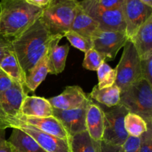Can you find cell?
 <instances>
[{"label":"cell","instance_id":"cell-10","mask_svg":"<svg viewBox=\"0 0 152 152\" xmlns=\"http://www.w3.org/2000/svg\"><path fill=\"white\" fill-rule=\"evenodd\" d=\"M10 128H16L25 132L31 137L46 152H71L68 140L61 139L48 134L32 126L20 121L13 122Z\"/></svg>","mask_w":152,"mask_h":152},{"label":"cell","instance_id":"cell-11","mask_svg":"<svg viewBox=\"0 0 152 152\" xmlns=\"http://www.w3.org/2000/svg\"><path fill=\"white\" fill-rule=\"evenodd\" d=\"M90 98L77 108L70 110L53 109V116L57 119L69 137L86 131V112Z\"/></svg>","mask_w":152,"mask_h":152},{"label":"cell","instance_id":"cell-1","mask_svg":"<svg viewBox=\"0 0 152 152\" xmlns=\"http://www.w3.org/2000/svg\"><path fill=\"white\" fill-rule=\"evenodd\" d=\"M57 37L59 35H53L49 31L40 17L11 40L13 52L25 74L46 56L50 43Z\"/></svg>","mask_w":152,"mask_h":152},{"label":"cell","instance_id":"cell-5","mask_svg":"<svg viewBox=\"0 0 152 152\" xmlns=\"http://www.w3.org/2000/svg\"><path fill=\"white\" fill-rule=\"evenodd\" d=\"M117 72L115 84L123 91L141 79L140 59L133 43L128 40L123 47L120 62L115 68Z\"/></svg>","mask_w":152,"mask_h":152},{"label":"cell","instance_id":"cell-2","mask_svg":"<svg viewBox=\"0 0 152 152\" xmlns=\"http://www.w3.org/2000/svg\"><path fill=\"white\" fill-rule=\"evenodd\" d=\"M43 10L27 0H1L0 35L10 40L19 37L41 17Z\"/></svg>","mask_w":152,"mask_h":152},{"label":"cell","instance_id":"cell-19","mask_svg":"<svg viewBox=\"0 0 152 152\" xmlns=\"http://www.w3.org/2000/svg\"><path fill=\"white\" fill-rule=\"evenodd\" d=\"M7 140L13 152H46L30 135L19 129L13 128Z\"/></svg>","mask_w":152,"mask_h":152},{"label":"cell","instance_id":"cell-25","mask_svg":"<svg viewBox=\"0 0 152 152\" xmlns=\"http://www.w3.org/2000/svg\"><path fill=\"white\" fill-rule=\"evenodd\" d=\"M68 144L71 152H96L94 141L87 131L69 137Z\"/></svg>","mask_w":152,"mask_h":152},{"label":"cell","instance_id":"cell-9","mask_svg":"<svg viewBox=\"0 0 152 152\" xmlns=\"http://www.w3.org/2000/svg\"><path fill=\"white\" fill-rule=\"evenodd\" d=\"M122 10L126 22V33L129 39L152 16V7L140 0H123Z\"/></svg>","mask_w":152,"mask_h":152},{"label":"cell","instance_id":"cell-32","mask_svg":"<svg viewBox=\"0 0 152 152\" xmlns=\"http://www.w3.org/2000/svg\"><path fill=\"white\" fill-rule=\"evenodd\" d=\"M96 152H123L122 146L110 145L103 141H94Z\"/></svg>","mask_w":152,"mask_h":152},{"label":"cell","instance_id":"cell-18","mask_svg":"<svg viewBox=\"0 0 152 152\" xmlns=\"http://www.w3.org/2000/svg\"><path fill=\"white\" fill-rule=\"evenodd\" d=\"M53 107L45 98L27 96L21 108V116L47 117L53 116Z\"/></svg>","mask_w":152,"mask_h":152},{"label":"cell","instance_id":"cell-38","mask_svg":"<svg viewBox=\"0 0 152 152\" xmlns=\"http://www.w3.org/2000/svg\"><path fill=\"white\" fill-rule=\"evenodd\" d=\"M0 121H1V123L4 125V126L5 129L9 128L8 121H7V117H6L5 114H4L2 109H1V105H0Z\"/></svg>","mask_w":152,"mask_h":152},{"label":"cell","instance_id":"cell-35","mask_svg":"<svg viewBox=\"0 0 152 152\" xmlns=\"http://www.w3.org/2000/svg\"><path fill=\"white\" fill-rule=\"evenodd\" d=\"M99 7L105 9H114L122 7L123 0H94Z\"/></svg>","mask_w":152,"mask_h":152},{"label":"cell","instance_id":"cell-3","mask_svg":"<svg viewBox=\"0 0 152 152\" xmlns=\"http://www.w3.org/2000/svg\"><path fill=\"white\" fill-rule=\"evenodd\" d=\"M120 104L152 126V85L148 81L141 78L121 91Z\"/></svg>","mask_w":152,"mask_h":152},{"label":"cell","instance_id":"cell-26","mask_svg":"<svg viewBox=\"0 0 152 152\" xmlns=\"http://www.w3.org/2000/svg\"><path fill=\"white\" fill-rule=\"evenodd\" d=\"M98 84L96 87L99 89L111 87L115 84L117 72L108 63L104 62L97 71Z\"/></svg>","mask_w":152,"mask_h":152},{"label":"cell","instance_id":"cell-15","mask_svg":"<svg viewBox=\"0 0 152 152\" xmlns=\"http://www.w3.org/2000/svg\"><path fill=\"white\" fill-rule=\"evenodd\" d=\"M62 37H57L52 41L46 54L48 74H59L64 71L67 56L69 52L68 44L59 45V42Z\"/></svg>","mask_w":152,"mask_h":152},{"label":"cell","instance_id":"cell-17","mask_svg":"<svg viewBox=\"0 0 152 152\" xmlns=\"http://www.w3.org/2000/svg\"><path fill=\"white\" fill-rule=\"evenodd\" d=\"M129 40L133 43L140 59L152 53V16L140 27Z\"/></svg>","mask_w":152,"mask_h":152},{"label":"cell","instance_id":"cell-30","mask_svg":"<svg viewBox=\"0 0 152 152\" xmlns=\"http://www.w3.org/2000/svg\"><path fill=\"white\" fill-rule=\"evenodd\" d=\"M140 137H129L125 143L122 145L123 152H140Z\"/></svg>","mask_w":152,"mask_h":152},{"label":"cell","instance_id":"cell-6","mask_svg":"<svg viewBox=\"0 0 152 152\" xmlns=\"http://www.w3.org/2000/svg\"><path fill=\"white\" fill-rule=\"evenodd\" d=\"M78 1L82 8L97 22L99 29L126 32V26L122 7L105 9L99 7L94 0Z\"/></svg>","mask_w":152,"mask_h":152},{"label":"cell","instance_id":"cell-13","mask_svg":"<svg viewBox=\"0 0 152 152\" xmlns=\"http://www.w3.org/2000/svg\"><path fill=\"white\" fill-rule=\"evenodd\" d=\"M88 95L83 88L77 86H68L60 94L48 99L53 108L59 110H70L77 108L84 103Z\"/></svg>","mask_w":152,"mask_h":152},{"label":"cell","instance_id":"cell-20","mask_svg":"<svg viewBox=\"0 0 152 152\" xmlns=\"http://www.w3.org/2000/svg\"><path fill=\"white\" fill-rule=\"evenodd\" d=\"M99 29L97 22L92 19L79 4L77 13L71 26V31L77 33L86 38L91 39Z\"/></svg>","mask_w":152,"mask_h":152},{"label":"cell","instance_id":"cell-7","mask_svg":"<svg viewBox=\"0 0 152 152\" xmlns=\"http://www.w3.org/2000/svg\"><path fill=\"white\" fill-rule=\"evenodd\" d=\"M103 112L104 130L102 141L110 145L122 146L129 137L124 126L125 117L129 111L126 107L119 104L108 110H103Z\"/></svg>","mask_w":152,"mask_h":152},{"label":"cell","instance_id":"cell-37","mask_svg":"<svg viewBox=\"0 0 152 152\" xmlns=\"http://www.w3.org/2000/svg\"><path fill=\"white\" fill-rule=\"evenodd\" d=\"M27 1L30 4H33V5L36 6V7L45 9L51 3L53 0H27Z\"/></svg>","mask_w":152,"mask_h":152},{"label":"cell","instance_id":"cell-41","mask_svg":"<svg viewBox=\"0 0 152 152\" xmlns=\"http://www.w3.org/2000/svg\"><path fill=\"white\" fill-rule=\"evenodd\" d=\"M73 1H84V0H73Z\"/></svg>","mask_w":152,"mask_h":152},{"label":"cell","instance_id":"cell-33","mask_svg":"<svg viewBox=\"0 0 152 152\" xmlns=\"http://www.w3.org/2000/svg\"><path fill=\"white\" fill-rule=\"evenodd\" d=\"M13 50L11 40L0 35V61Z\"/></svg>","mask_w":152,"mask_h":152},{"label":"cell","instance_id":"cell-23","mask_svg":"<svg viewBox=\"0 0 152 152\" xmlns=\"http://www.w3.org/2000/svg\"><path fill=\"white\" fill-rule=\"evenodd\" d=\"M48 74L46 56L34 68L25 74V87L30 91H35Z\"/></svg>","mask_w":152,"mask_h":152},{"label":"cell","instance_id":"cell-21","mask_svg":"<svg viewBox=\"0 0 152 152\" xmlns=\"http://www.w3.org/2000/svg\"><path fill=\"white\" fill-rule=\"evenodd\" d=\"M120 93L121 91L116 84L102 89H99L95 86L88 96L92 100L94 99L108 108H111L120 104Z\"/></svg>","mask_w":152,"mask_h":152},{"label":"cell","instance_id":"cell-24","mask_svg":"<svg viewBox=\"0 0 152 152\" xmlns=\"http://www.w3.org/2000/svg\"><path fill=\"white\" fill-rule=\"evenodd\" d=\"M124 126L129 136L133 137H140L149 128H152L140 116L132 112H129L125 117Z\"/></svg>","mask_w":152,"mask_h":152},{"label":"cell","instance_id":"cell-4","mask_svg":"<svg viewBox=\"0 0 152 152\" xmlns=\"http://www.w3.org/2000/svg\"><path fill=\"white\" fill-rule=\"evenodd\" d=\"M78 8V1L53 0L43 10L41 19L53 35L64 37L71 29Z\"/></svg>","mask_w":152,"mask_h":152},{"label":"cell","instance_id":"cell-8","mask_svg":"<svg viewBox=\"0 0 152 152\" xmlns=\"http://www.w3.org/2000/svg\"><path fill=\"white\" fill-rule=\"evenodd\" d=\"M93 48L105 60H114L120 49L129 40L126 32L98 29L91 38Z\"/></svg>","mask_w":152,"mask_h":152},{"label":"cell","instance_id":"cell-40","mask_svg":"<svg viewBox=\"0 0 152 152\" xmlns=\"http://www.w3.org/2000/svg\"><path fill=\"white\" fill-rule=\"evenodd\" d=\"M0 128H1V129H6L5 128H4V125L2 124V123H1V121H0Z\"/></svg>","mask_w":152,"mask_h":152},{"label":"cell","instance_id":"cell-29","mask_svg":"<svg viewBox=\"0 0 152 152\" xmlns=\"http://www.w3.org/2000/svg\"><path fill=\"white\" fill-rule=\"evenodd\" d=\"M141 78L152 85V53L140 59Z\"/></svg>","mask_w":152,"mask_h":152},{"label":"cell","instance_id":"cell-36","mask_svg":"<svg viewBox=\"0 0 152 152\" xmlns=\"http://www.w3.org/2000/svg\"><path fill=\"white\" fill-rule=\"evenodd\" d=\"M0 152H13L5 138V129L0 128Z\"/></svg>","mask_w":152,"mask_h":152},{"label":"cell","instance_id":"cell-12","mask_svg":"<svg viewBox=\"0 0 152 152\" xmlns=\"http://www.w3.org/2000/svg\"><path fill=\"white\" fill-rule=\"evenodd\" d=\"M25 88L22 85L13 82L10 88L0 94V105L7 119L9 128L21 116L22 105L28 96Z\"/></svg>","mask_w":152,"mask_h":152},{"label":"cell","instance_id":"cell-14","mask_svg":"<svg viewBox=\"0 0 152 152\" xmlns=\"http://www.w3.org/2000/svg\"><path fill=\"white\" fill-rule=\"evenodd\" d=\"M16 120L32 126L48 134L64 140H68L69 135L60 122L53 116L47 117H33L20 116ZM16 121V120H15ZM14 122V121H13Z\"/></svg>","mask_w":152,"mask_h":152},{"label":"cell","instance_id":"cell-31","mask_svg":"<svg viewBox=\"0 0 152 152\" xmlns=\"http://www.w3.org/2000/svg\"><path fill=\"white\" fill-rule=\"evenodd\" d=\"M141 143L140 152H152V128L140 137Z\"/></svg>","mask_w":152,"mask_h":152},{"label":"cell","instance_id":"cell-27","mask_svg":"<svg viewBox=\"0 0 152 152\" xmlns=\"http://www.w3.org/2000/svg\"><path fill=\"white\" fill-rule=\"evenodd\" d=\"M64 37H66L67 39L69 41V42L71 43L73 47L79 49L84 53H86V51L93 48L91 39L83 37V36L80 35L77 33L74 32L71 30L67 31L64 34Z\"/></svg>","mask_w":152,"mask_h":152},{"label":"cell","instance_id":"cell-28","mask_svg":"<svg viewBox=\"0 0 152 152\" xmlns=\"http://www.w3.org/2000/svg\"><path fill=\"white\" fill-rule=\"evenodd\" d=\"M104 62H105V58L92 48L85 53L83 66L89 71H96Z\"/></svg>","mask_w":152,"mask_h":152},{"label":"cell","instance_id":"cell-34","mask_svg":"<svg viewBox=\"0 0 152 152\" xmlns=\"http://www.w3.org/2000/svg\"><path fill=\"white\" fill-rule=\"evenodd\" d=\"M13 82L14 81L0 68V94L10 88Z\"/></svg>","mask_w":152,"mask_h":152},{"label":"cell","instance_id":"cell-39","mask_svg":"<svg viewBox=\"0 0 152 152\" xmlns=\"http://www.w3.org/2000/svg\"><path fill=\"white\" fill-rule=\"evenodd\" d=\"M140 1H143V2L145 3L147 5L150 6V7H152V0H140Z\"/></svg>","mask_w":152,"mask_h":152},{"label":"cell","instance_id":"cell-22","mask_svg":"<svg viewBox=\"0 0 152 152\" xmlns=\"http://www.w3.org/2000/svg\"><path fill=\"white\" fill-rule=\"evenodd\" d=\"M0 68L14 82L25 86V73L21 67L14 52L11 51L0 61Z\"/></svg>","mask_w":152,"mask_h":152},{"label":"cell","instance_id":"cell-16","mask_svg":"<svg viewBox=\"0 0 152 152\" xmlns=\"http://www.w3.org/2000/svg\"><path fill=\"white\" fill-rule=\"evenodd\" d=\"M86 131L94 141L102 140L104 130V112L102 108L90 99L86 112Z\"/></svg>","mask_w":152,"mask_h":152}]
</instances>
